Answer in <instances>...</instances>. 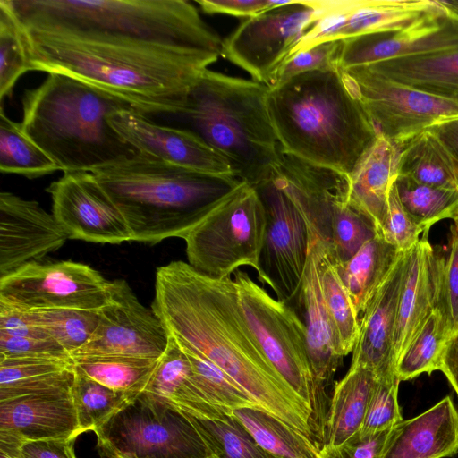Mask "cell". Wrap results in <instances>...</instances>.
Masks as SVG:
<instances>
[{"mask_svg": "<svg viewBox=\"0 0 458 458\" xmlns=\"http://www.w3.org/2000/svg\"><path fill=\"white\" fill-rule=\"evenodd\" d=\"M26 312L30 319L71 357L87 344L99 319L98 310L55 309Z\"/></svg>", "mask_w": 458, "mask_h": 458, "instance_id": "39", "label": "cell"}, {"mask_svg": "<svg viewBox=\"0 0 458 458\" xmlns=\"http://www.w3.org/2000/svg\"><path fill=\"white\" fill-rule=\"evenodd\" d=\"M107 458H211L203 439L174 405L140 392L94 430Z\"/></svg>", "mask_w": 458, "mask_h": 458, "instance_id": "7", "label": "cell"}, {"mask_svg": "<svg viewBox=\"0 0 458 458\" xmlns=\"http://www.w3.org/2000/svg\"><path fill=\"white\" fill-rule=\"evenodd\" d=\"M123 216L131 241L184 239L244 182L145 155L91 172Z\"/></svg>", "mask_w": 458, "mask_h": 458, "instance_id": "4", "label": "cell"}, {"mask_svg": "<svg viewBox=\"0 0 458 458\" xmlns=\"http://www.w3.org/2000/svg\"><path fill=\"white\" fill-rule=\"evenodd\" d=\"M97 328L73 357L121 356L158 360L169 335L152 309L144 306L123 279L109 281L107 298L98 310Z\"/></svg>", "mask_w": 458, "mask_h": 458, "instance_id": "14", "label": "cell"}, {"mask_svg": "<svg viewBox=\"0 0 458 458\" xmlns=\"http://www.w3.org/2000/svg\"><path fill=\"white\" fill-rule=\"evenodd\" d=\"M268 87L204 70L191 87L183 110L191 131L222 154L234 175L257 186L269 180L280 145L267 105Z\"/></svg>", "mask_w": 458, "mask_h": 458, "instance_id": "6", "label": "cell"}, {"mask_svg": "<svg viewBox=\"0 0 458 458\" xmlns=\"http://www.w3.org/2000/svg\"><path fill=\"white\" fill-rule=\"evenodd\" d=\"M377 133L406 145L421 132L458 120V97L441 95L385 77L369 66L340 70Z\"/></svg>", "mask_w": 458, "mask_h": 458, "instance_id": "10", "label": "cell"}, {"mask_svg": "<svg viewBox=\"0 0 458 458\" xmlns=\"http://www.w3.org/2000/svg\"><path fill=\"white\" fill-rule=\"evenodd\" d=\"M233 414L273 458H322L313 439L262 409L242 408Z\"/></svg>", "mask_w": 458, "mask_h": 458, "instance_id": "32", "label": "cell"}, {"mask_svg": "<svg viewBox=\"0 0 458 458\" xmlns=\"http://www.w3.org/2000/svg\"><path fill=\"white\" fill-rule=\"evenodd\" d=\"M239 304L264 355L316 413L319 388L312 372L304 324L294 307L273 298L243 270L233 273Z\"/></svg>", "mask_w": 458, "mask_h": 458, "instance_id": "9", "label": "cell"}, {"mask_svg": "<svg viewBox=\"0 0 458 458\" xmlns=\"http://www.w3.org/2000/svg\"><path fill=\"white\" fill-rule=\"evenodd\" d=\"M437 130L458 155V120L445 123Z\"/></svg>", "mask_w": 458, "mask_h": 458, "instance_id": "53", "label": "cell"}, {"mask_svg": "<svg viewBox=\"0 0 458 458\" xmlns=\"http://www.w3.org/2000/svg\"><path fill=\"white\" fill-rule=\"evenodd\" d=\"M30 71L65 74L147 114H181L222 52L187 0H8Z\"/></svg>", "mask_w": 458, "mask_h": 458, "instance_id": "1", "label": "cell"}, {"mask_svg": "<svg viewBox=\"0 0 458 458\" xmlns=\"http://www.w3.org/2000/svg\"><path fill=\"white\" fill-rule=\"evenodd\" d=\"M399 175L425 185L458 190V155L437 129L425 131L404 146Z\"/></svg>", "mask_w": 458, "mask_h": 458, "instance_id": "27", "label": "cell"}, {"mask_svg": "<svg viewBox=\"0 0 458 458\" xmlns=\"http://www.w3.org/2000/svg\"><path fill=\"white\" fill-rule=\"evenodd\" d=\"M0 357H51L72 359L52 339L16 337L0 333Z\"/></svg>", "mask_w": 458, "mask_h": 458, "instance_id": "49", "label": "cell"}, {"mask_svg": "<svg viewBox=\"0 0 458 458\" xmlns=\"http://www.w3.org/2000/svg\"><path fill=\"white\" fill-rule=\"evenodd\" d=\"M72 360L75 368L89 377L127 393L145 390L158 360L121 356H82Z\"/></svg>", "mask_w": 458, "mask_h": 458, "instance_id": "35", "label": "cell"}, {"mask_svg": "<svg viewBox=\"0 0 458 458\" xmlns=\"http://www.w3.org/2000/svg\"><path fill=\"white\" fill-rule=\"evenodd\" d=\"M254 188L266 214L258 279L270 286L276 300L292 306L301 290L307 264L308 226L290 196L273 175Z\"/></svg>", "mask_w": 458, "mask_h": 458, "instance_id": "12", "label": "cell"}, {"mask_svg": "<svg viewBox=\"0 0 458 458\" xmlns=\"http://www.w3.org/2000/svg\"><path fill=\"white\" fill-rule=\"evenodd\" d=\"M317 256L322 295L335 330L344 356L352 352L357 342L359 314L344 284L337 263L328 248L318 238L309 233Z\"/></svg>", "mask_w": 458, "mask_h": 458, "instance_id": "31", "label": "cell"}, {"mask_svg": "<svg viewBox=\"0 0 458 458\" xmlns=\"http://www.w3.org/2000/svg\"><path fill=\"white\" fill-rule=\"evenodd\" d=\"M108 122L141 155L202 173L235 176L228 160L189 129L155 123L134 109L119 110Z\"/></svg>", "mask_w": 458, "mask_h": 458, "instance_id": "18", "label": "cell"}, {"mask_svg": "<svg viewBox=\"0 0 458 458\" xmlns=\"http://www.w3.org/2000/svg\"><path fill=\"white\" fill-rule=\"evenodd\" d=\"M458 49V12L445 1L403 30L342 39L336 55L339 70Z\"/></svg>", "mask_w": 458, "mask_h": 458, "instance_id": "15", "label": "cell"}, {"mask_svg": "<svg viewBox=\"0 0 458 458\" xmlns=\"http://www.w3.org/2000/svg\"><path fill=\"white\" fill-rule=\"evenodd\" d=\"M318 18L313 1H286L242 21L223 40L221 56L269 87Z\"/></svg>", "mask_w": 458, "mask_h": 458, "instance_id": "11", "label": "cell"}, {"mask_svg": "<svg viewBox=\"0 0 458 458\" xmlns=\"http://www.w3.org/2000/svg\"><path fill=\"white\" fill-rule=\"evenodd\" d=\"M60 170L48 155L21 129L0 112V171L33 179Z\"/></svg>", "mask_w": 458, "mask_h": 458, "instance_id": "34", "label": "cell"}, {"mask_svg": "<svg viewBox=\"0 0 458 458\" xmlns=\"http://www.w3.org/2000/svg\"><path fill=\"white\" fill-rule=\"evenodd\" d=\"M108 283L87 264L34 261L0 277V301L26 311L99 310L106 301Z\"/></svg>", "mask_w": 458, "mask_h": 458, "instance_id": "13", "label": "cell"}, {"mask_svg": "<svg viewBox=\"0 0 458 458\" xmlns=\"http://www.w3.org/2000/svg\"><path fill=\"white\" fill-rule=\"evenodd\" d=\"M151 309L180 345L206 357L262 410L313 439L315 413L264 355L232 276L209 277L188 262L172 261L157 268Z\"/></svg>", "mask_w": 458, "mask_h": 458, "instance_id": "2", "label": "cell"}, {"mask_svg": "<svg viewBox=\"0 0 458 458\" xmlns=\"http://www.w3.org/2000/svg\"><path fill=\"white\" fill-rule=\"evenodd\" d=\"M395 185L403 208L424 232L437 222L454 220L458 215L456 189L425 185L400 175Z\"/></svg>", "mask_w": 458, "mask_h": 458, "instance_id": "36", "label": "cell"}, {"mask_svg": "<svg viewBox=\"0 0 458 458\" xmlns=\"http://www.w3.org/2000/svg\"><path fill=\"white\" fill-rule=\"evenodd\" d=\"M450 252L442 273L440 302L451 335L458 331V225L451 227Z\"/></svg>", "mask_w": 458, "mask_h": 458, "instance_id": "47", "label": "cell"}, {"mask_svg": "<svg viewBox=\"0 0 458 458\" xmlns=\"http://www.w3.org/2000/svg\"><path fill=\"white\" fill-rule=\"evenodd\" d=\"M71 394L81 434L94 431L139 393L114 390L75 368V378Z\"/></svg>", "mask_w": 458, "mask_h": 458, "instance_id": "37", "label": "cell"}, {"mask_svg": "<svg viewBox=\"0 0 458 458\" xmlns=\"http://www.w3.org/2000/svg\"><path fill=\"white\" fill-rule=\"evenodd\" d=\"M47 191L68 239L110 244L131 241L123 216L91 172L64 173Z\"/></svg>", "mask_w": 458, "mask_h": 458, "instance_id": "16", "label": "cell"}, {"mask_svg": "<svg viewBox=\"0 0 458 458\" xmlns=\"http://www.w3.org/2000/svg\"><path fill=\"white\" fill-rule=\"evenodd\" d=\"M438 370L444 373L458 395V331L447 340Z\"/></svg>", "mask_w": 458, "mask_h": 458, "instance_id": "52", "label": "cell"}, {"mask_svg": "<svg viewBox=\"0 0 458 458\" xmlns=\"http://www.w3.org/2000/svg\"><path fill=\"white\" fill-rule=\"evenodd\" d=\"M75 438L21 441L0 433V452L12 458H76Z\"/></svg>", "mask_w": 458, "mask_h": 458, "instance_id": "46", "label": "cell"}, {"mask_svg": "<svg viewBox=\"0 0 458 458\" xmlns=\"http://www.w3.org/2000/svg\"><path fill=\"white\" fill-rule=\"evenodd\" d=\"M22 131L64 173L93 172L139 155L108 118L133 109L121 98L82 81L48 73L22 96Z\"/></svg>", "mask_w": 458, "mask_h": 458, "instance_id": "5", "label": "cell"}, {"mask_svg": "<svg viewBox=\"0 0 458 458\" xmlns=\"http://www.w3.org/2000/svg\"><path fill=\"white\" fill-rule=\"evenodd\" d=\"M293 304L304 324L312 372L322 390L333 379L344 355L322 295L317 256L310 240L301 290Z\"/></svg>", "mask_w": 458, "mask_h": 458, "instance_id": "23", "label": "cell"}, {"mask_svg": "<svg viewBox=\"0 0 458 458\" xmlns=\"http://www.w3.org/2000/svg\"><path fill=\"white\" fill-rule=\"evenodd\" d=\"M71 389L0 401V433L21 441L76 438L81 432Z\"/></svg>", "mask_w": 458, "mask_h": 458, "instance_id": "22", "label": "cell"}, {"mask_svg": "<svg viewBox=\"0 0 458 458\" xmlns=\"http://www.w3.org/2000/svg\"><path fill=\"white\" fill-rule=\"evenodd\" d=\"M265 230L262 201L244 182L183 239L188 263L216 279L231 276L242 266L258 272Z\"/></svg>", "mask_w": 458, "mask_h": 458, "instance_id": "8", "label": "cell"}, {"mask_svg": "<svg viewBox=\"0 0 458 458\" xmlns=\"http://www.w3.org/2000/svg\"><path fill=\"white\" fill-rule=\"evenodd\" d=\"M181 347L189 358L198 385L212 403L230 411L242 408L261 409L244 389L220 368L201 354L182 345Z\"/></svg>", "mask_w": 458, "mask_h": 458, "instance_id": "40", "label": "cell"}, {"mask_svg": "<svg viewBox=\"0 0 458 458\" xmlns=\"http://www.w3.org/2000/svg\"><path fill=\"white\" fill-rule=\"evenodd\" d=\"M367 66L391 80L427 91L458 97V49Z\"/></svg>", "mask_w": 458, "mask_h": 458, "instance_id": "29", "label": "cell"}, {"mask_svg": "<svg viewBox=\"0 0 458 458\" xmlns=\"http://www.w3.org/2000/svg\"><path fill=\"white\" fill-rule=\"evenodd\" d=\"M392 429L367 435L358 432L340 445L320 448L322 458H381Z\"/></svg>", "mask_w": 458, "mask_h": 458, "instance_id": "48", "label": "cell"}, {"mask_svg": "<svg viewBox=\"0 0 458 458\" xmlns=\"http://www.w3.org/2000/svg\"><path fill=\"white\" fill-rule=\"evenodd\" d=\"M423 232L403 208L394 182L389 192L387 215L379 236L397 250L407 251L417 244Z\"/></svg>", "mask_w": 458, "mask_h": 458, "instance_id": "45", "label": "cell"}, {"mask_svg": "<svg viewBox=\"0 0 458 458\" xmlns=\"http://www.w3.org/2000/svg\"><path fill=\"white\" fill-rule=\"evenodd\" d=\"M0 458H12V457H10L7 454L0 452Z\"/></svg>", "mask_w": 458, "mask_h": 458, "instance_id": "54", "label": "cell"}, {"mask_svg": "<svg viewBox=\"0 0 458 458\" xmlns=\"http://www.w3.org/2000/svg\"><path fill=\"white\" fill-rule=\"evenodd\" d=\"M0 333L16 337L51 339L35 325L25 310L0 301Z\"/></svg>", "mask_w": 458, "mask_h": 458, "instance_id": "51", "label": "cell"}, {"mask_svg": "<svg viewBox=\"0 0 458 458\" xmlns=\"http://www.w3.org/2000/svg\"><path fill=\"white\" fill-rule=\"evenodd\" d=\"M267 105L283 151L348 176L377 134L337 67L268 88Z\"/></svg>", "mask_w": 458, "mask_h": 458, "instance_id": "3", "label": "cell"}, {"mask_svg": "<svg viewBox=\"0 0 458 458\" xmlns=\"http://www.w3.org/2000/svg\"><path fill=\"white\" fill-rule=\"evenodd\" d=\"M285 2L276 0H196L201 10L207 13H224L247 19Z\"/></svg>", "mask_w": 458, "mask_h": 458, "instance_id": "50", "label": "cell"}, {"mask_svg": "<svg viewBox=\"0 0 458 458\" xmlns=\"http://www.w3.org/2000/svg\"><path fill=\"white\" fill-rule=\"evenodd\" d=\"M407 251H401L383 284L359 318L360 333L350 368H364L377 378L395 373L394 335Z\"/></svg>", "mask_w": 458, "mask_h": 458, "instance_id": "20", "label": "cell"}, {"mask_svg": "<svg viewBox=\"0 0 458 458\" xmlns=\"http://www.w3.org/2000/svg\"><path fill=\"white\" fill-rule=\"evenodd\" d=\"M30 71L19 21L8 0H0V99L8 97L18 81Z\"/></svg>", "mask_w": 458, "mask_h": 458, "instance_id": "41", "label": "cell"}, {"mask_svg": "<svg viewBox=\"0 0 458 458\" xmlns=\"http://www.w3.org/2000/svg\"><path fill=\"white\" fill-rule=\"evenodd\" d=\"M451 334L440 307L434 309L401 353L395 366L400 381L438 370L441 356Z\"/></svg>", "mask_w": 458, "mask_h": 458, "instance_id": "33", "label": "cell"}, {"mask_svg": "<svg viewBox=\"0 0 458 458\" xmlns=\"http://www.w3.org/2000/svg\"><path fill=\"white\" fill-rule=\"evenodd\" d=\"M454 224H455L456 225H458V215L455 216V218L454 219Z\"/></svg>", "mask_w": 458, "mask_h": 458, "instance_id": "55", "label": "cell"}, {"mask_svg": "<svg viewBox=\"0 0 458 458\" xmlns=\"http://www.w3.org/2000/svg\"><path fill=\"white\" fill-rule=\"evenodd\" d=\"M458 453V411L450 395L395 425L381 458H446Z\"/></svg>", "mask_w": 458, "mask_h": 458, "instance_id": "24", "label": "cell"}, {"mask_svg": "<svg viewBox=\"0 0 458 458\" xmlns=\"http://www.w3.org/2000/svg\"><path fill=\"white\" fill-rule=\"evenodd\" d=\"M211 458H215V457L212 456Z\"/></svg>", "mask_w": 458, "mask_h": 458, "instance_id": "56", "label": "cell"}, {"mask_svg": "<svg viewBox=\"0 0 458 458\" xmlns=\"http://www.w3.org/2000/svg\"><path fill=\"white\" fill-rule=\"evenodd\" d=\"M67 240L54 215L37 201L0 193V277L39 261Z\"/></svg>", "mask_w": 458, "mask_h": 458, "instance_id": "19", "label": "cell"}, {"mask_svg": "<svg viewBox=\"0 0 458 458\" xmlns=\"http://www.w3.org/2000/svg\"><path fill=\"white\" fill-rule=\"evenodd\" d=\"M428 234V232H424L417 244L406 253L394 335L395 366L401 353L440 302L445 259L432 247Z\"/></svg>", "mask_w": 458, "mask_h": 458, "instance_id": "21", "label": "cell"}, {"mask_svg": "<svg viewBox=\"0 0 458 458\" xmlns=\"http://www.w3.org/2000/svg\"><path fill=\"white\" fill-rule=\"evenodd\" d=\"M377 235V231L373 220L349 200L340 208L332 220L328 250L336 263L342 264L349 260L365 242Z\"/></svg>", "mask_w": 458, "mask_h": 458, "instance_id": "42", "label": "cell"}, {"mask_svg": "<svg viewBox=\"0 0 458 458\" xmlns=\"http://www.w3.org/2000/svg\"><path fill=\"white\" fill-rule=\"evenodd\" d=\"M181 411V410H180ZM196 428L215 458H273L233 415L208 419L181 411Z\"/></svg>", "mask_w": 458, "mask_h": 458, "instance_id": "38", "label": "cell"}, {"mask_svg": "<svg viewBox=\"0 0 458 458\" xmlns=\"http://www.w3.org/2000/svg\"><path fill=\"white\" fill-rule=\"evenodd\" d=\"M340 43L341 40L326 41L293 54L280 66L268 88L280 85L304 72L336 68Z\"/></svg>", "mask_w": 458, "mask_h": 458, "instance_id": "44", "label": "cell"}, {"mask_svg": "<svg viewBox=\"0 0 458 458\" xmlns=\"http://www.w3.org/2000/svg\"><path fill=\"white\" fill-rule=\"evenodd\" d=\"M377 380L370 370L350 368L335 385L327 422L326 443L323 446H337L360 432L369 397Z\"/></svg>", "mask_w": 458, "mask_h": 458, "instance_id": "28", "label": "cell"}, {"mask_svg": "<svg viewBox=\"0 0 458 458\" xmlns=\"http://www.w3.org/2000/svg\"><path fill=\"white\" fill-rule=\"evenodd\" d=\"M313 2L318 10V21L292 55L326 41L400 31L438 4L431 0Z\"/></svg>", "mask_w": 458, "mask_h": 458, "instance_id": "17", "label": "cell"}, {"mask_svg": "<svg viewBox=\"0 0 458 458\" xmlns=\"http://www.w3.org/2000/svg\"><path fill=\"white\" fill-rule=\"evenodd\" d=\"M404 146L377 133L349 175L350 202L373 220L378 236L386 218L390 190L399 175Z\"/></svg>", "mask_w": 458, "mask_h": 458, "instance_id": "25", "label": "cell"}, {"mask_svg": "<svg viewBox=\"0 0 458 458\" xmlns=\"http://www.w3.org/2000/svg\"><path fill=\"white\" fill-rule=\"evenodd\" d=\"M400 382L396 374L377 378L360 434L367 435L386 430L403 420L397 399Z\"/></svg>", "mask_w": 458, "mask_h": 458, "instance_id": "43", "label": "cell"}, {"mask_svg": "<svg viewBox=\"0 0 458 458\" xmlns=\"http://www.w3.org/2000/svg\"><path fill=\"white\" fill-rule=\"evenodd\" d=\"M144 391L160 396L196 417L223 420L233 415V411L216 406L208 400L194 377L188 356L173 336H170L167 348L158 359Z\"/></svg>", "mask_w": 458, "mask_h": 458, "instance_id": "26", "label": "cell"}, {"mask_svg": "<svg viewBox=\"0 0 458 458\" xmlns=\"http://www.w3.org/2000/svg\"><path fill=\"white\" fill-rule=\"evenodd\" d=\"M401 251L377 235L365 242L338 272L359 316L391 271Z\"/></svg>", "mask_w": 458, "mask_h": 458, "instance_id": "30", "label": "cell"}]
</instances>
